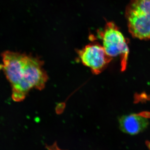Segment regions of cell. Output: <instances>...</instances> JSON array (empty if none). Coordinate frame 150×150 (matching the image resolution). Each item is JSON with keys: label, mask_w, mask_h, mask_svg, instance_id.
I'll return each instance as SVG.
<instances>
[{"label": "cell", "mask_w": 150, "mask_h": 150, "mask_svg": "<svg viewBox=\"0 0 150 150\" xmlns=\"http://www.w3.org/2000/svg\"><path fill=\"white\" fill-rule=\"evenodd\" d=\"M2 68L12 88V98L23 101L32 88L41 90L48 80L43 62L36 57L6 51L2 53Z\"/></svg>", "instance_id": "6da1fadb"}, {"label": "cell", "mask_w": 150, "mask_h": 150, "mask_svg": "<svg viewBox=\"0 0 150 150\" xmlns=\"http://www.w3.org/2000/svg\"><path fill=\"white\" fill-rule=\"evenodd\" d=\"M125 16L129 32L133 37L150 39V0H130Z\"/></svg>", "instance_id": "7a4b0ae2"}, {"label": "cell", "mask_w": 150, "mask_h": 150, "mask_svg": "<svg viewBox=\"0 0 150 150\" xmlns=\"http://www.w3.org/2000/svg\"><path fill=\"white\" fill-rule=\"evenodd\" d=\"M98 35L106 54L111 58L120 56L121 70H125L129 53L128 42L117 25L112 22H107Z\"/></svg>", "instance_id": "3957f363"}, {"label": "cell", "mask_w": 150, "mask_h": 150, "mask_svg": "<svg viewBox=\"0 0 150 150\" xmlns=\"http://www.w3.org/2000/svg\"><path fill=\"white\" fill-rule=\"evenodd\" d=\"M81 62L88 67L94 74H98L106 69L112 58L106 54L102 45L93 42L78 51Z\"/></svg>", "instance_id": "277c9868"}, {"label": "cell", "mask_w": 150, "mask_h": 150, "mask_svg": "<svg viewBox=\"0 0 150 150\" xmlns=\"http://www.w3.org/2000/svg\"><path fill=\"white\" fill-rule=\"evenodd\" d=\"M150 118V112L147 111L123 115L119 119L120 129L130 135L139 134L147 127Z\"/></svg>", "instance_id": "5b68a950"}, {"label": "cell", "mask_w": 150, "mask_h": 150, "mask_svg": "<svg viewBox=\"0 0 150 150\" xmlns=\"http://www.w3.org/2000/svg\"><path fill=\"white\" fill-rule=\"evenodd\" d=\"M46 148L48 150H64L61 149L59 148L56 142L50 146L47 145L46 146Z\"/></svg>", "instance_id": "8992f818"}]
</instances>
